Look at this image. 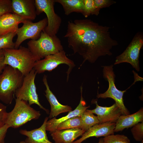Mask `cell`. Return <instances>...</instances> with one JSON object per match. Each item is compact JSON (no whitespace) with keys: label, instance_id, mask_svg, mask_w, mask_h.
Segmentation results:
<instances>
[{"label":"cell","instance_id":"6da1fadb","mask_svg":"<svg viewBox=\"0 0 143 143\" xmlns=\"http://www.w3.org/2000/svg\"><path fill=\"white\" fill-rule=\"evenodd\" d=\"M110 28L100 25L88 19H75L68 22L66 33L68 46L74 53L91 63L100 57L112 55V48L118 44L111 37Z\"/></svg>","mask_w":143,"mask_h":143},{"label":"cell","instance_id":"7a4b0ae2","mask_svg":"<svg viewBox=\"0 0 143 143\" xmlns=\"http://www.w3.org/2000/svg\"><path fill=\"white\" fill-rule=\"evenodd\" d=\"M4 64L19 71L24 76L33 69L35 62L39 60L28 48L20 46L18 48L3 50Z\"/></svg>","mask_w":143,"mask_h":143},{"label":"cell","instance_id":"3957f363","mask_svg":"<svg viewBox=\"0 0 143 143\" xmlns=\"http://www.w3.org/2000/svg\"><path fill=\"white\" fill-rule=\"evenodd\" d=\"M24 76L18 70L6 65L0 74V100L11 104L16 90L21 85Z\"/></svg>","mask_w":143,"mask_h":143},{"label":"cell","instance_id":"277c9868","mask_svg":"<svg viewBox=\"0 0 143 143\" xmlns=\"http://www.w3.org/2000/svg\"><path fill=\"white\" fill-rule=\"evenodd\" d=\"M27 45L28 48L39 60L64 50L61 41L56 35L50 36L43 31L38 39L31 40Z\"/></svg>","mask_w":143,"mask_h":143},{"label":"cell","instance_id":"5b68a950","mask_svg":"<svg viewBox=\"0 0 143 143\" xmlns=\"http://www.w3.org/2000/svg\"><path fill=\"white\" fill-rule=\"evenodd\" d=\"M41 115L40 112L31 107L28 102L16 98L14 108L7 113L5 124L10 128H17L32 120L38 119Z\"/></svg>","mask_w":143,"mask_h":143},{"label":"cell","instance_id":"8992f818","mask_svg":"<svg viewBox=\"0 0 143 143\" xmlns=\"http://www.w3.org/2000/svg\"><path fill=\"white\" fill-rule=\"evenodd\" d=\"M104 78L109 83L108 90L103 93H98L97 98L106 99L110 98L113 99L119 109L122 115H127L130 112L124 105L123 96L126 90L120 91L117 88L115 84V75L113 71V65L102 66Z\"/></svg>","mask_w":143,"mask_h":143},{"label":"cell","instance_id":"52a82bcc","mask_svg":"<svg viewBox=\"0 0 143 143\" xmlns=\"http://www.w3.org/2000/svg\"><path fill=\"white\" fill-rule=\"evenodd\" d=\"M55 0H35L37 15L43 12L46 15L47 24L43 31L50 36L56 35L61 26V18L55 12Z\"/></svg>","mask_w":143,"mask_h":143},{"label":"cell","instance_id":"ba28073f","mask_svg":"<svg viewBox=\"0 0 143 143\" xmlns=\"http://www.w3.org/2000/svg\"><path fill=\"white\" fill-rule=\"evenodd\" d=\"M37 74L33 69L24 76L21 85L16 90L15 95L16 98L28 102L30 105L34 104L37 105L40 108L48 113V110L42 106L39 102L35 83Z\"/></svg>","mask_w":143,"mask_h":143},{"label":"cell","instance_id":"9c48e42d","mask_svg":"<svg viewBox=\"0 0 143 143\" xmlns=\"http://www.w3.org/2000/svg\"><path fill=\"white\" fill-rule=\"evenodd\" d=\"M62 64H65L69 66L66 72L67 80L70 72L75 65L73 61L67 57L64 50L46 56L43 59L37 61L33 69L37 74H39L45 71H51Z\"/></svg>","mask_w":143,"mask_h":143},{"label":"cell","instance_id":"30bf717a","mask_svg":"<svg viewBox=\"0 0 143 143\" xmlns=\"http://www.w3.org/2000/svg\"><path fill=\"white\" fill-rule=\"evenodd\" d=\"M143 45V33L139 32L135 35L123 52L116 57L114 64L128 63L136 71L139 72L140 70L139 57L140 50Z\"/></svg>","mask_w":143,"mask_h":143},{"label":"cell","instance_id":"8fae6325","mask_svg":"<svg viewBox=\"0 0 143 143\" xmlns=\"http://www.w3.org/2000/svg\"><path fill=\"white\" fill-rule=\"evenodd\" d=\"M23 23V26L19 28L16 31L17 37L15 42V49L18 48L21 44L26 39H38L47 25V18H45L38 22L33 23L30 20H25Z\"/></svg>","mask_w":143,"mask_h":143},{"label":"cell","instance_id":"7c38bea8","mask_svg":"<svg viewBox=\"0 0 143 143\" xmlns=\"http://www.w3.org/2000/svg\"><path fill=\"white\" fill-rule=\"evenodd\" d=\"M92 102L96 104V108L93 110H87L97 115L99 123L108 122L116 123L120 116L122 115L115 103L109 107H103L99 106L95 100H93Z\"/></svg>","mask_w":143,"mask_h":143},{"label":"cell","instance_id":"4fadbf2b","mask_svg":"<svg viewBox=\"0 0 143 143\" xmlns=\"http://www.w3.org/2000/svg\"><path fill=\"white\" fill-rule=\"evenodd\" d=\"M12 13L24 19L31 21L36 16L34 0H12Z\"/></svg>","mask_w":143,"mask_h":143},{"label":"cell","instance_id":"5bb4252c","mask_svg":"<svg viewBox=\"0 0 143 143\" xmlns=\"http://www.w3.org/2000/svg\"><path fill=\"white\" fill-rule=\"evenodd\" d=\"M115 123L108 122L96 124L86 131L79 139L73 143H81L86 139L93 137H106L114 134Z\"/></svg>","mask_w":143,"mask_h":143},{"label":"cell","instance_id":"9a60e30c","mask_svg":"<svg viewBox=\"0 0 143 143\" xmlns=\"http://www.w3.org/2000/svg\"><path fill=\"white\" fill-rule=\"evenodd\" d=\"M81 97L79 103L73 110L69 112L66 115L59 119L54 117L47 121L46 126V130L49 131L50 133L56 130L58 126L61 123L71 118L76 116H81L83 112L90 106H86V103L82 96V87L81 88Z\"/></svg>","mask_w":143,"mask_h":143},{"label":"cell","instance_id":"2e32d148","mask_svg":"<svg viewBox=\"0 0 143 143\" xmlns=\"http://www.w3.org/2000/svg\"><path fill=\"white\" fill-rule=\"evenodd\" d=\"M47 77L44 75L43 82L46 89L45 96L51 106V111L48 118L50 119L56 117L60 114L72 111V108L68 105H62L57 100L56 96L50 90L48 84Z\"/></svg>","mask_w":143,"mask_h":143},{"label":"cell","instance_id":"e0dca14e","mask_svg":"<svg viewBox=\"0 0 143 143\" xmlns=\"http://www.w3.org/2000/svg\"><path fill=\"white\" fill-rule=\"evenodd\" d=\"M48 118L46 117L42 125L38 128L30 131H19L21 134L27 137L25 141L26 143H55L49 140L46 133V124Z\"/></svg>","mask_w":143,"mask_h":143},{"label":"cell","instance_id":"ac0fdd59","mask_svg":"<svg viewBox=\"0 0 143 143\" xmlns=\"http://www.w3.org/2000/svg\"><path fill=\"white\" fill-rule=\"evenodd\" d=\"M25 20L12 13L0 16V36L8 33L16 32L19 24Z\"/></svg>","mask_w":143,"mask_h":143},{"label":"cell","instance_id":"d6986e66","mask_svg":"<svg viewBox=\"0 0 143 143\" xmlns=\"http://www.w3.org/2000/svg\"><path fill=\"white\" fill-rule=\"evenodd\" d=\"M85 132L81 128H74L61 130H56L50 134L55 143H73Z\"/></svg>","mask_w":143,"mask_h":143},{"label":"cell","instance_id":"ffe728a7","mask_svg":"<svg viewBox=\"0 0 143 143\" xmlns=\"http://www.w3.org/2000/svg\"><path fill=\"white\" fill-rule=\"evenodd\" d=\"M143 122V108L137 112L127 115H122L115 123L114 132L122 131L125 128L132 127L138 123Z\"/></svg>","mask_w":143,"mask_h":143},{"label":"cell","instance_id":"44dd1931","mask_svg":"<svg viewBox=\"0 0 143 143\" xmlns=\"http://www.w3.org/2000/svg\"><path fill=\"white\" fill-rule=\"evenodd\" d=\"M55 2L60 4L67 15L73 12L82 14L84 10L83 0H55Z\"/></svg>","mask_w":143,"mask_h":143},{"label":"cell","instance_id":"7402d4cb","mask_svg":"<svg viewBox=\"0 0 143 143\" xmlns=\"http://www.w3.org/2000/svg\"><path fill=\"white\" fill-rule=\"evenodd\" d=\"M82 122V129L85 131L95 125L99 123L97 116L87 109L81 116Z\"/></svg>","mask_w":143,"mask_h":143},{"label":"cell","instance_id":"603a6c76","mask_svg":"<svg viewBox=\"0 0 143 143\" xmlns=\"http://www.w3.org/2000/svg\"><path fill=\"white\" fill-rule=\"evenodd\" d=\"M74 128H82L81 116L73 117L62 122L58 126L56 130H61Z\"/></svg>","mask_w":143,"mask_h":143},{"label":"cell","instance_id":"cb8c5ba5","mask_svg":"<svg viewBox=\"0 0 143 143\" xmlns=\"http://www.w3.org/2000/svg\"><path fill=\"white\" fill-rule=\"evenodd\" d=\"M16 35V32L0 36V50L15 48V43L13 39Z\"/></svg>","mask_w":143,"mask_h":143},{"label":"cell","instance_id":"d4e9b609","mask_svg":"<svg viewBox=\"0 0 143 143\" xmlns=\"http://www.w3.org/2000/svg\"><path fill=\"white\" fill-rule=\"evenodd\" d=\"M83 1L84 10L82 15L85 17L91 15H98L100 10L96 7L94 0H83Z\"/></svg>","mask_w":143,"mask_h":143},{"label":"cell","instance_id":"484cf974","mask_svg":"<svg viewBox=\"0 0 143 143\" xmlns=\"http://www.w3.org/2000/svg\"><path fill=\"white\" fill-rule=\"evenodd\" d=\"M103 140V143H131L129 138L123 135H111L104 137Z\"/></svg>","mask_w":143,"mask_h":143},{"label":"cell","instance_id":"4316f807","mask_svg":"<svg viewBox=\"0 0 143 143\" xmlns=\"http://www.w3.org/2000/svg\"><path fill=\"white\" fill-rule=\"evenodd\" d=\"M131 131L135 140L137 141H141L143 139V122L133 126Z\"/></svg>","mask_w":143,"mask_h":143},{"label":"cell","instance_id":"83f0119b","mask_svg":"<svg viewBox=\"0 0 143 143\" xmlns=\"http://www.w3.org/2000/svg\"><path fill=\"white\" fill-rule=\"evenodd\" d=\"M11 3V0H0V16L12 13Z\"/></svg>","mask_w":143,"mask_h":143},{"label":"cell","instance_id":"f1b7e54d","mask_svg":"<svg viewBox=\"0 0 143 143\" xmlns=\"http://www.w3.org/2000/svg\"><path fill=\"white\" fill-rule=\"evenodd\" d=\"M96 7L99 10L108 7L116 3V2L111 0H94Z\"/></svg>","mask_w":143,"mask_h":143},{"label":"cell","instance_id":"f546056e","mask_svg":"<svg viewBox=\"0 0 143 143\" xmlns=\"http://www.w3.org/2000/svg\"><path fill=\"white\" fill-rule=\"evenodd\" d=\"M6 106L0 102V128L5 124L7 112Z\"/></svg>","mask_w":143,"mask_h":143},{"label":"cell","instance_id":"4dcf8cb0","mask_svg":"<svg viewBox=\"0 0 143 143\" xmlns=\"http://www.w3.org/2000/svg\"><path fill=\"white\" fill-rule=\"evenodd\" d=\"M9 126L5 124L2 127L0 128V143H5L4 139Z\"/></svg>","mask_w":143,"mask_h":143},{"label":"cell","instance_id":"1f68e13d","mask_svg":"<svg viewBox=\"0 0 143 143\" xmlns=\"http://www.w3.org/2000/svg\"><path fill=\"white\" fill-rule=\"evenodd\" d=\"M4 53L3 50H0V74L3 71L6 65L4 64Z\"/></svg>","mask_w":143,"mask_h":143},{"label":"cell","instance_id":"d6a6232c","mask_svg":"<svg viewBox=\"0 0 143 143\" xmlns=\"http://www.w3.org/2000/svg\"><path fill=\"white\" fill-rule=\"evenodd\" d=\"M103 138H101L99 139V142L98 143H103Z\"/></svg>","mask_w":143,"mask_h":143},{"label":"cell","instance_id":"836d02e7","mask_svg":"<svg viewBox=\"0 0 143 143\" xmlns=\"http://www.w3.org/2000/svg\"><path fill=\"white\" fill-rule=\"evenodd\" d=\"M19 143H26L25 141H22L20 142Z\"/></svg>","mask_w":143,"mask_h":143},{"label":"cell","instance_id":"e575fe53","mask_svg":"<svg viewBox=\"0 0 143 143\" xmlns=\"http://www.w3.org/2000/svg\"><path fill=\"white\" fill-rule=\"evenodd\" d=\"M141 143H143V140L141 141Z\"/></svg>","mask_w":143,"mask_h":143}]
</instances>
